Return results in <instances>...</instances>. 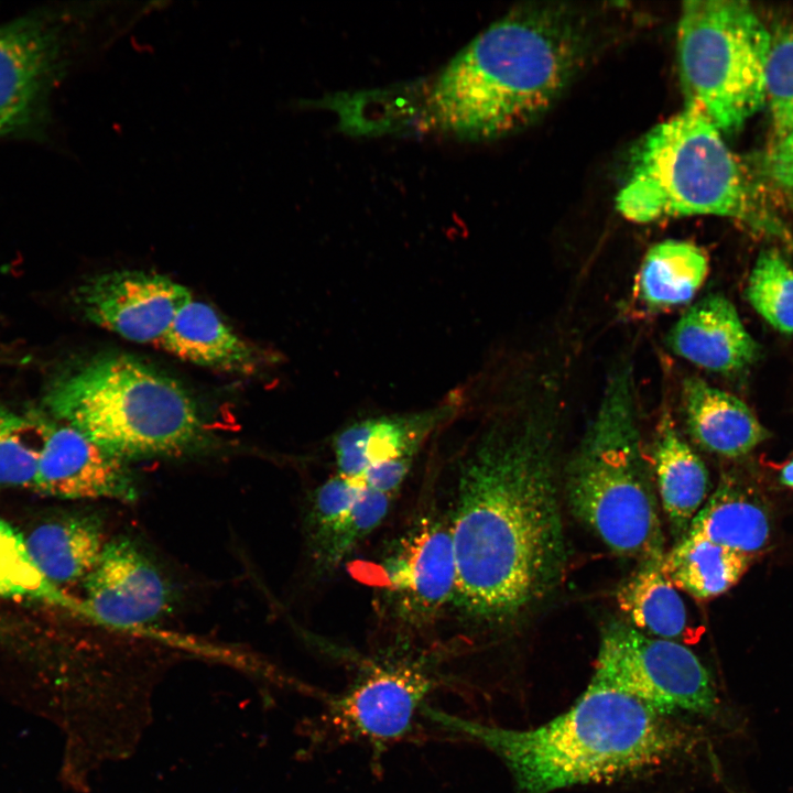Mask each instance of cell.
Returning a JSON list of instances; mask_svg holds the SVG:
<instances>
[{
	"label": "cell",
	"instance_id": "18",
	"mask_svg": "<svg viewBox=\"0 0 793 793\" xmlns=\"http://www.w3.org/2000/svg\"><path fill=\"white\" fill-rule=\"evenodd\" d=\"M682 406L689 436L709 453L740 457L767 438L765 428L741 400L700 378L683 381Z\"/></svg>",
	"mask_w": 793,
	"mask_h": 793
},
{
	"label": "cell",
	"instance_id": "4",
	"mask_svg": "<svg viewBox=\"0 0 793 793\" xmlns=\"http://www.w3.org/2000/svg\"><path fill=\"white\" fill-rule=\"evenodd\" d=\"M628 167L616 197L617 210L628 220L648 224L713 215L785 237L758 200L719 129L693 102L647 132L632 149Z\"/></svg>",
	"mask_w": 793,
	"mask_h": 793
},
{
	"label": "cell",
	"instance_id": "2",
	"mask_svg": "<svg viewBox=\"0 0 793 793\" xmlns=\"http://www.w3.org/2000/svg\"><path fill=\"white\" fill-rule=\"evenodd\" d=\"M422 714L496 754L514 793L634 779L677 762L697 740L675 718L593 681L568 709L529 729L481 724L427 705Z\"/></svg>",
	"mask_w": 793,
	"mask_h": 793
},
{
	"label": "cell",
	"instance_id": "19",
	"mask_svg": "<svg viewBox=\"0 0 793 793\" xmlns=\"http://www.w3.org/2000/svg\"><path fill=\"white\" fill-rule=\"evenodd\" d=\"M652 471L662 509L677 542L707 500L709 475L669 414L663 415L656 427Z\"/></svg>",
	"mask_w": 793,
	"mask_h": 793
},
{
	"label": "cell",
	"instance_id": "23",
	"mask_svg": "<svg viewBox=\"0 0 793 793\" xmlns=\"http://www.w3.org/2000/svg\"><path fill=\"white\" fill-rule=\"evenodd\" d=\"M708 259L696 245L667 239L652 246L644 256L638 294L651 309L669 308L689 302L703 285Z\"/></svg>",
	"mask_w": 793,
	"mask_h": 793
},
{
	"label": "cell",
	"instance_id": "17",
	"mask_svg": "<svg viewBox=\"0 0 793 793\" xmlns=\"http://www.w3.org/2000/svg\"><path fill=\"white\" fill-rule=\"evenodd\" d=\"M157 346L185 361L236 374L254 373L265 361L215 308L194 298L180 309Z\"/></svg>",
	"mask_w": 793,
	"mask_h": 793
},
{
	"label": "cell",
	"instance_id": "25",
	"mask_svg": "<svg viewBox=\"0 0 793 793\" xmlns=\"http://www.w3.org/2000/svg\"><path fill=\"white\" fill-rule=\"evenodd\" d=\"M0 598L35 601L84 612L82 602L43 576L30 556L24 535L1 518Z\"/></svg>",
	"mask_w": 793,
	"mask_h": 793
},
{
	"label": "cell",
	"instance_id": "27",
	"mask_svg": "<svg viewBox=\"0 0 793 793\" xmlns=\"http://www.w3.org/2000/svg\"><path fill=\"white\" fill-rule=\"evenodd\" d=\"M44 416L0 405V487L34 489Z\"/></svg>",
	"mask_w": 793,
	"mask_h": 793
},
{
	"label": "cell",
	"instance_id": "8",
	"mask_svg": "<svg viewBox=\"0 0 793 793\" xmlns=\"http://www.w3.org/2000/svg\"><path fill=\"white\" fill-rule=\"evenodd\" d=\"M590 681L670 718H713L719 709L713 678L691 649L647 636L623 621H612L604 629Z\"/></svg>",
	"mask_w": 793,
	"mask_h": 793
},
{
	"label": "cell",
	"instance_id": "13",
	"mask_svg": "<svg viewBox=\"0 0 793 793\" xmlns=\"http://www.w3.org/2000/svg\"><path fill=\"white\" fill-rule=\"evenodd\" d=\"M84 612L123 628L144 626L164 617L173 590L159 566L128 537L107 541L85 578Z\"/></svg>",
	"mask_w": 793,
	"mask_h": 793
},
{
	"label": "cell",
	"instance_id": "29",
	"mask_svg": "<svg viewBox=\"0 0 793 793\" xmlns=\"http://www.w3.org/2000/svg\"><path fill=\"white\" fill-rule=\"evenodd\" d=\"M769 101L778 138L793 131V33L772 36L765 72Z\"/></svg>",
	"mask_w": 793,
	"mask_h": 793
},
{
	"label": "cell",
	"instance_id": "5",
	"mask_svg": "<svg viewBox=\"0 0 793 793\" xmlns=\"http://www.w3.org/2000/svg\"><path fill=\"white\" fill-rule=\"evenodd\" d=\"M52 417L127 461L176 457L206 445L192 395L177 381L124 355L98 357L48 388Z\"/></svg>",
	"mask_w": 793,
	"mask_h": 793
},
{
	"label": "cell",
	"instance_id": "14",
	"mask_svg": "<svg viewBox=\"0 0 793 793\" xmlns=\"http://www.w3.org/2000/svg\"><path fill=\"white\" fill-rule=\"evenodd\" d=\"M34 491L59 499L132 502L138 490L126 461L74 426L44 416Z\"/></svg>",
	"mask_w": 793,
	"mask_h": 793
},
{
	"label": "cell",
	"instance_id": "3",
	"mask_svg": "<svg viewBox=\"0 0 793 793\" xmlns=\"http://www.w3.org/2000/svg\"><path fill=\"white\" fill-rule=\"evenodd\" d=\"M584 53L582 26L566 9H513L437 76L427 98L430 124L470 140L522 129L555 102Z\"/></svg>",
	"mask_w": 793,
	"mask_h": 793
},
{
	"label": "cell",
	"instance_id": "26",
	"mask_svg": "<svg viewBox=\"0 0 793 793\" xmlns=\"http://www.w3.org/2000/svg\"><path fill=\"white\" fill-rule=\"evenodd\" d=\"M394 496L366 488L355 506L317 540L308 543L314 564L337 567L388 515Z\"/></svg>",
	"mask_w": 793,
	"mask_h": 793
},
{
	"label": "cell",
	"instance_id": "22",
	"mask_svg": "<svg viewBox=\"0 0 793 793\" xmlns=\"http://www.w3.org/2000/svg\"><path fill=\"white\" fill-rule=\"evenodd\" d=\"M662 560L642 561L617 590V604L638 631L676 640L686 630L687 612L676 587L662 571Z\"/></svg>",
	"mask_w": 793,
	"mask_h": 793
},
{
	"label": "cell",
	"instance_id": "7",
	"mask_svg": "<svg viewBox=\"0 0 793 793\" xmlns=\"http://www.w3.org/2000/svg\"><path fill=\"white\" fill-rule=\"evenodd\" d=\"M771 43L746 1L683 2L677 55L686 102L699 106L720 132L738 131L765 102Z\"/></svg>",
	"mask_w": 793,
	"mask_h": 793
},
{
	"label": "cell",
	"instance_id": "6",
	"mask_svg": "<svg viewBox=\"0 0 793 793\" xmlns=\"http://www.w3.org/2000/svg\"><path fill=\"white\" fill-rule=\"evenodd\" d=\"M632 369L608 379L599 406L566 469L572 513L613 553L663 558L654 479L642 450Z\"/></svg>",
	"mask_w": 793,
	"mask_h": 793
},
{
	"label": "cell",
	"instance_id": "12",
	"mask_svg": "<svg viewBox=\"0 0 793 793\" xmlns=\"http://www.w3.org/2000/svg\"><path fill=\"white\" fill-rule=\"evenodd\" d=\"M193 298L182 284L143 270H115L89 278L75 303L93 324L139 344L159 345L180 309Z\"/></svg>",
	"mask_w": 793,
	"mask_h": 793
},
{
	"label": "cell",
	"instance_id": "28",
	"mask_svg": "<svg viewBox=\"0 0 793 793\" xmlns=\"http://www.w3.org/2000/svg\"><path fill=\"white\" fill-rule=\"evenodd\" d=\"M746 293L752 307L772 327L793 334V269L779 251L760 253Z\"/></svg>",
	"mask_w": 793,
	"mask_h": 793
},
{
	"label": "cell",
	"instance_id": "24",
	"mask_svg": "<svg viewBox=\"0 0 793 793\" xmlns=\"http://www.w3.org/2000/svg\"><path fill=\"white\" fill-rule=\"evenodd\" d=\"M749 561L745 553L686 534L664 554L661 567L676 588L709 599L731 588L747 571Z\"/></svg>",
	"mask_w": 793,
	"mask_h": 793
},
{
	"label": "cell",
	"instance_id": "9",
	"mask_svg": "<svg viewBox=\"0 0 793 793\" xmlns=\"http://www.w3.org/2000/svg\"><path fill=\"white\" fill-rule=\"evenodd\" d=\"M383 604L411 627L434 620L454 602L457 565L449 518L417 517L388 547L380 564Z\"/></svg>",
	"mask_w": 793,
	"mask_h": 793
},
{
	"label": "cell",
	"instance_id": "30",
	"mask_svg": "<svg viewBox=\"0 0 793 793\" xmlns=\"http://www.w3.org/2000/svg\"><path fill=\"white\" fill-rule=\"evenodd\" d=\"M365 490L360 480L338 474L319 485L308 500L305 517L307 542L317 540L349 512Z\"/></svg>",
	"mask_w": 793,
	"mask_h": 793
},
{
	"label": "cell",
	"instance_id": "15",
	"mask_svg": "<svg viewBox=\"0 0 793 793\" xmlns=\"http://www.w3.org/2000/svg\"><path fill=\"white\" fill-rule=\"evenodd\" d=\"M457 408L456 397L422 411L368 417L345 426L333 442L336 474L358 480L378 465L415 458L423 443Z\"/></svg>",
	"mask_w": 793,
	"mask_h": 793
},
{
	"label": "cell",
	"instance_id": "20",
	"mask_svg": "<svg viewBox=\"0 0 793 793\" xmlns=\"http://www.w3.org/2000/svg\"><path fill=\"white\" fill-rule=\"evenodd\" d=\"M24 537L36 567L61 589L84 582L107 543L102 523L89 514H70L44 522Z\"/></svg>",
	"mask_w": 793,
	"mask_h": 793
},
{
	"label": "cell",
	"instance_id": "31",
	"mask_svg": "<svg viewBox=\"0 0 793 793\" xmlns=\"http://www.w3.org/2000/svg\"><path fill=\"white\" fill-rule=\"evenodd\" d=\"M763 173L791 203H793V131L769 149L763 162Z\"/></svg>",
	"mask_w": 793,
	"mask_h": 793
},
{
	"label": "cell",
	"instance_id": "21",
	"mask_svg": "<svg viewBox=\"0 0 793 793\" xmlns=\"http://www.w3.org/2000/svg\"><path fill=\"white\" fill-rule=\"evenodd\" d=\"M686 534L704 537L750 556L767 543L770 523L757 497L728 480L721 481L707 498Z\"/></svg>",
	"mask_w": 793,
	"mask_h": 793
},
{
	"label": "cell",
	"instance_id": "32",
	"mask_svg": "<svg viewBox=\"0 0 793 793\" xmlns=\"http://www.w3.org/2000/svg\"><path fill=\"white\" fill-rule=\"evenodd\" d=\"M781 480L785 486L793 488V459L782 468Z\"/></svg>",
	"mask_w": 793,
	"mask_h": 793
},
{
	"label": "cell",
	"instance_id": "1",
	"mask_svg": "<svg viewBox=\"0 0 793 793\" xmlns=\"http://www.w3.org/2000/svg\"><path fill=\"white\" fill-rule=\"evenodd\" d=\"M555 441L552 416L534 411L492 426L460 464L449 517L453 604L479 626L519 619L564 572Z\"/></svg>",
	"mask_w": 793,
	"mask_h": 793
},
{
	"label": "cell",
	"instance_id": "16",
	"mask_svg": "<svg viewBox=\"0 0 793 793\" xmlns=\"http://www.w3.org/2000/svg\"><path fill=\"white\" fill-rule=\"evenodd\" d=\"M666 344L676 356L718 373L743 369L758 354L736 307L721 294H709L685 311Z\"/></svg>",
	"mask_w": 793,
	"mask_h": 793
},
{
	"label": "cell",
	"instance_id": "10",
	"mask_svg": "<svg viewBox=\"0 0 793 793\" xmlns=\"http://www.w3.org/2000/svg\"><path fill=\"white\" fill-rule=\"evenodd\" d=\"M433 686L422 661L371 664L344 693L326 697V725L345 739L369 743L379 754L413 730Z\"/></svg>",
	"mask_w": 793,
	"mask_h": 793
},
{
	"label": "cell",
	"instance_id": "11",
	"mask_svg": "<svg viewBox=\"0 0 793 793\" xmlns=\"http://www.w3.org/2000/svg\"><path fill=\"white\" fill-rule=\"evenodd\" d=\"M64 36L44 17L0 25V135L34 130L62 70Z\"/></svg>",
	"mask_w": 793,
	"mask_h": 793
}]
</instances>
